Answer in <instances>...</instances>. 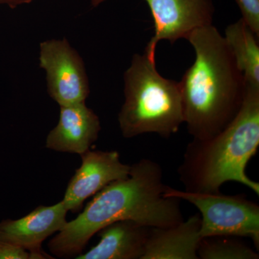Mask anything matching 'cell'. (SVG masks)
Returning <instances> with one entry per match:
<instances>
[{"label": "cell", "mask_w": 259, "mask_h": 259, "mask_svg": "<svg viewBox=\"0 0 259 259\" xmlns=\"http://www.w3.org/2000/svg\"><path fill=\"white\" fill-rule=\"evenodd\" d=\"M186 39L196 58L179 82L184 120L193 139L202 141L219 134L236 117L245 81L224 37L212 24L195 29Z\"/></svg>", "instance_id": "2"}, {"label": "cell", "mask_w": 259, "mask_h": 259, "mask_svg": "<svg viewBox=\"0 0 259 259\" xmlns=\"http://www.w3.org/2000/svg\"><path fill=\"white\" fill-rule=\"evenodd\" d=\"M231 236H213L202 238L197 255L202 259H258V253Z\"/></svg>", "instance_id": "14"}, {"label": "cell", "mask_w": 259, "mask_h": 259, "mask_svg": "<svg viewBox=\"0 0 259 259\" xmlns=\"http://www.w3.org/2000/svg\"><path fill=\"white\" fill-rule=\"evenodd\" d=\"M224 38L245 83L259 87L258 37L241 18L227 27Z\"/></svg>", "instance_id": "13"}, {"label": "cell", "mask_w": 259, "mask_h": 259, "mask_svg": "<svg viewBox=\"0 0 259 259\" xmlns=\"http://www.w3.org/2000/svg\"><path fill=\"white\" fill-rule=\"evenodd\" d=\"M167 186L156 162L143 158L131 166L128 176L114 181L94 197L76 219L67 222L49 241L59 258L77 256L94 235L124 220L151 228H167L184 221L180 199L164 195Z\"/></svg>", "instance_id": "1"}, {"label": "cell", "mask_w": 259, "mask_h": 259, "mask_svg": "<svg viewBox=\"0 0 259 259\" xmlns=\"http://www.w3.org/2000/svg\"><path fill=\"white\" fill-rule=\"evenodd\" d=\"M201 217L190 216L167 228H151L142 259H198Z\"/></svg>", "instance_id": "11"}, {"label": "cell", "mask_w": 259, "mask_h": 259, "mask_svg": "<svg viewBox=\"0 0 259 259\" xmlns=\"http://www.w3.org/2000/svg\"><path fill=\"white\" fill-rule=\"evenodd\" d=\"M68 210L62 201L39 206L25 217L0 222V241L18 245L34 253H44L42 242L63 229Z\"/></svg>", "instance_id": "9"}, {"label": "cell", "mask_w": 259, "mask_h": 259, "mask_svg": "<svg viewBox=\"0 0 259 259\" xmlns=\"http://www.w3.org/2000/svg\"><path fill=\"white\" fill-rule=\"evenodd\" d=\"M151 227L130 220L119 221L98 232L100 239L77 259H142Z\"/></svg>", "instance_id": "12"}, {"label": "cell", "mask_w": 259, "mask_h": 259, "mask_svg": "<svg viewBox=\"0 0 259 259\" xmlns=\"http://www.w3.org/2000/svg\"><path fill=\"white\" fill-rule=\"evenodd\" d=\"M242 19L259 37V0H236Z\"/></svg>", "instance_id": "15"}, {"label": "cell", "mask_w": 259, "mask_h": 259, "mask_svg": "<svg viewBox=\"0 0 259 259\" xmlns=\"http://www.w3.org/2000/svg\"><path fill=\"white\" fill-rule=\"evenodd\" d=\"M106 0H92L93 6ZM151 10L154 35L145 54L156 61L158 42L166 40L171 44L187 38L195 29L212 24L214 5L212 0H145Z\"/></svg>", "instance_id": "7"}, {"label": "cell", "mask_w": 259, "mask_h": 259, "mask_svg": "<svg viewBox=\"0 0 259 259\" xmlns=\"http://www.w3.org/2000/svg\"><path fill=\"white\" fill-rule=\"evenodd\" d=\"M60 107L59 122L48 135L46 146L58 152L83 154L98 139L100 118L85 102Z\"/></svg>", "instance_id": "10"}, {"label": "cell", "mask_w": 259, "mask_h": 259, "mask_svg": "<svg viewBox=\"0 0 259 259\" xmlns=\"http://www.w3.org/2000/svg\"><path fill=\"white\" fill-rule=\"evenodd\" d=\"M52 258L46 253H34L18 245L0 241V259Z\"/></svg>", "instance_id": "16"}, {"label": "cell", "mask_w": 259, "mask_h": 259, "mask_svg": "<svg viewBox=\"0 0 259 259\" xmlns=\"http://www.w3.org/2000/svg\"><path fill=\"white\" fill-rule=\"evenodd\" d=\"M125 102L118 115L123 137L156 134L169 138L184 120L180 83L163 77L156 61L146 54H135L124 74Z\"/></svg>", "instance_id": "4"}, {"label": "cell", "mask_w": 259, "mask_h": 259, "mask_svg": "<svg viewBox=\"0 0 259 259\" xmlns=\"http://www.w3.org/2000/svg\"><path fill=\"white\" fill-rule=\"evenodd\" d=\"M32 0H0V4L8 5L10 7L18 6V5L26 4L31 3Z\"/></svg>", "instance_id": "17"}, {"label": "cell", "mask_w": 259, "mask_h": 259, "mask_svg": "<svg viewBox=\"0 0 259 259\" xmlns=\"http://www.w3.org/2000/svg\"><path fill=\"white\" fill-rule=\"evenodd\" d=\"M40 66L47 73L49 95L60 107L85 102L90 86L82 59L66 38L40 42Z\"/></svg>", "instance_id": "6"}, {"label": "cell", "mask_w": 259, "mask_h": 259, "mask_svg": "<svg viewBox=\"0 0 259 259\" xmlns=\"http://www.w3.org/2000/svg\"><path fill=\"white\" fill-rule=\"evenodd\" d=\"M81 165L70 180L62 202L76 212L84 201L114 181L126 178L131 166L122 163L117 151H90L81 155Z\"/></svg>", "instance_id": "8"}, {"label": "cell", "mask_w": 259, "mask_h": 259, "mask_svg": "<svg viewBox=\"0 0 259 259\" xmlns=\"http://www.w3.org/2000/svg\"><path fill=\"white\" fill-rule=\"evenodd\" d=\"M259 146V87L245 84L243 103L221 132L187 145L178 168L185 191L219 192L223 184L236 182L259 195V183L247 175L246 166Z\"/></svg>", "instance_id": "3"}, {"label": "cell", "mask_w": 259, "mask_h": 259, "mask_svg": "<svg viewBox=\"0 0 259 259\" xmlns=\"http://www.w3.org/2000/svg\"><path fill=\"white\" fill-rule=\"evenodd\" d=\"M164 195L185 200L201 214V238L245 237L259 249V206L243 195L192 192L167 186Z\"/></svg>", "instance_id": "5"}]
</instances>
